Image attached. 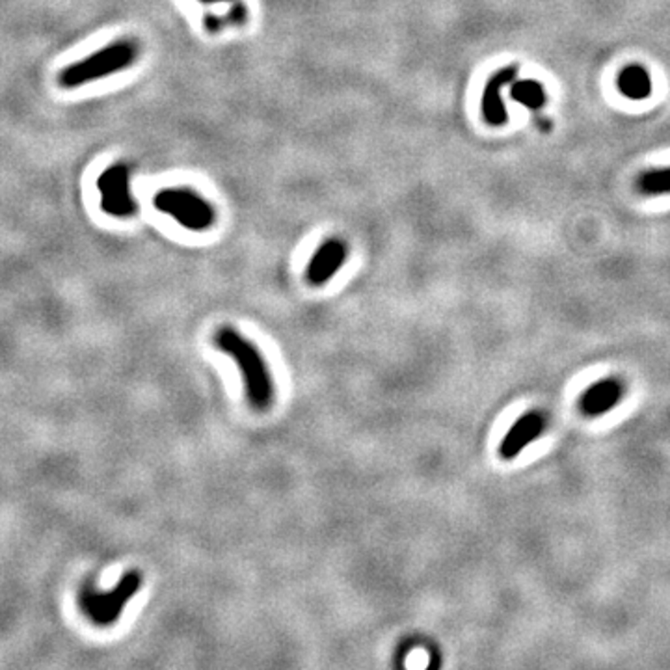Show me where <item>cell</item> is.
<instances>
[{
    "label": "cell",
    "instance_id": "3",
    "mask_svg": "<svg viewBox=\"0 0 670 670\" xmlns=\"http://www.w3.org/2000/svg\"><path fill=\"white\" fill-rule=\"evenodd\" d=\"M161 213L174 218L181 227L190 232H207L217 222V210L213 203L201 198L196 190L186 186L162 188L153 198Z\"/></svg>",
    "mask_w": 670,
    "mask_h": 670
},
{
    "label": "cell",
    "instance_id": "11",
    "mask_svg": "<svg viewBox=\"0 0 670 670\" xmlns=\"http://www.w3.org/2000/svg\"><path fill=\"white\" fill-rule=\"evenodd\" d=\"M510 98L514 101L522 103L531 110H540L546 105V91L544 86L536 81H520L514 83L510 88Z\"/></svg>",
    "mask_w": 670,
    "mask_h": 670
},
{
    "label": "cell",
    "instance_id": "12",
    "mask_svg": "<svg viewBox=\"0 0 670 670\" xmlns=\"http://www.w3.org/2000/svg\"><path fill=\"white\" fill-rule=\"evenodd\" d=\"M637 188L644 196L670 194V166L644 171L637 181Z\"/></svg>",
    "mask_w": 670,
    "mask_h": 670
},
{
    "label": "cell",
    "instance_id": "10",
    "mask_svg": "<svg viewBox=\"0 0 670 670\" xmlns=\"http://www.w3.org/2000/svg\"><path fill=\"white\" fill-rule=\"evenodd\" d=\"M619 88L629 99H646L652 91V81L650 75L641 66H627L619 76Z\"/></svg>",
    "mask_w": 670,
    "mask_h": 670
},
{
    "label": "cell",
    "instance_id": "9",
    "mask_svg": "<svg viewBox=\"0 0 670 670\" xmlns=\"http://www.w3.org/2000/svg\"><path fill=\"white\" fill-rule=\"evenodd\" d=\"M624 388L619 380L607 378L590 386L581 397V412L588 417H600L615 408L622 398Z\"/></svg>",
    "mask_w": 670,
    "mask_h": 670
},
{
    "label": "cell",
    "instance_id": "4",
    "mask_svg": "<svg viewBox=\"0 0 670 670\" xmlns=\"http://www.w3.org/2000/svg\"><path fill=\"white\" fill-rule=\"evenodd\" d=\"M140 587H142L140 573L129 571L116 585V588H112L110 592L86 588L81 596V605L93 624L110 626L122 617L125 605L137 596Z\"/></svg>",
    "mask_w": 670,
    "mask_h": 670
},
{
    "label": "cell",
    "instance_id": "1",
    "mask_svg": "<svg viewBox=\"0 0 670 670\" xmlns=\"http://www.w3.org/2000/svg\"><path fill=\"white\" fill-rule=\"evenodd\" d=\"M215 344L222 352L235 359L242 373L244 390L250 406L257 412H266L271 408L274 402V380L256 343L232 327H222L215 334Z\"/></svg>",
    "mask_w": 670,
    "mask_h": 670
},
{
    "label": "cell",
    "instance_id": "8",
    "mask_svg": "<svg viewBox=\"0 0 670 670\" xmlns=\"http://www.w3.org/2000/svg\"><path fill=\"white\" fill-rule=\"evenodd\" d=\"M546 419L540 412H529L524 417L516 421L514 427L508 430V434L503 437L500 445V454L505 461H512L518 456L532 439L539 437L544 430Z\"/></svg>",
    "mask_w": 670,
    "mask_h": 670
},
{
    "label": "cell",
    "instance_id": "6",
    "mask_svg": "<svg viewBox=\"0 0 670 670\" xmlns=\"http://www.w3.org/2000/svg\"><path fill=\"white\" fill-rule=\"evenodd\" d=\"M349 259V244L332 237L324 240L305 268V278L315 287L327 285Z\"/></svg>",
    "mask_w": 670,
    "mask_h": 670
},
{
    "label": "cell",
    "instance_id": "13",
    "mask_svg": "<svg viewBox=\"0 0 670 670\" xmlns=\"http://www.w3.org/2000/svg\"><path fill=\"white\" fill-rule=\"evenodd\" d=\"M201 4H218V3H232V0H200Z\"/></svg>",
    "mask_w": 670,
    "mask_h": 670
},
{
    "label": "cell",
    "instance_id": "2",
    "mask_svg": "<svg viewBox=\"0 0 670 670\" xmlns=\"http://www.w3.org/2000/svg\"><path fill=\"white\" fill-rule=\"evenodd\" d=\"M140 45L132 40H118L112 42L110 45L99 49L86 59L67 66L60 76L59 83L67 88H81L84 84L98 83L101 79L114 73H122L129 67H132L138 60Z\"/></svg>",
    "mask_w": 670,
    "mask_h": 670
},
{
    "label": "cell",
    "instance_id": "5",
    "mask_svg": "<svg viewBox=\"0 0 670 670\" xmlns=\"http://www.w3.org/2000/svg\"><path fill=\"white\" fill-rule=\"evenodd\" d=\"M101 209L114 218H130L138 213V203L130 194V169L125 162L108 166L98 179Z\"/></svg>",
    "mask_w": 670,
    "mask_h": 670
},
{
    "label": "cell",
    "instance_id": "7",
    "mask_svg": "<svg viewBox=\"0 0 670 670\" xmlns=\"http://www.w3.org/2000/svg\"><path fill=\"white\" fill-rule=\"evenodd\" d=\"M516 75H518V67L507 66L495 71L488 79L483 91V114L490 125H505L508 122V112L501 98V90H505L507 84L516 79Z\"/></svg>",
    "mask_w": 670,
    "mask_h": 670
}]
</instances>
